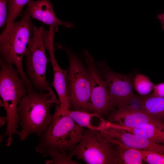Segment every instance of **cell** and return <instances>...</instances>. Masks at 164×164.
I'll use <instances>...</instances> for the list:
<instances>
[{"mask_svg":"<svg viewBox=\"0 0 164 164\" xmlns=\"http://www.w3.org/2000/svg\"><path fill=\"white\" fill-rule=\"evenodd\" d=\"M4 136L3 135H2L1 136H0V142H2L3 141V139L4 138Z\"/></svg>","mask_w":164,"mask_h":164,"instance_id":"484cf974","label":"cell"},{"mask_svg":"<svg viewBox=\"0 0 164 164\" xmlns=\"http://www.w3.org/2000/svg\"><path fill=\"white\" fill-rule=\"evenodd\" d=\"M132 82L134 89L142 95L149 94L153 90L154 85L149 77L139 73L135 75Z\"/></svg>","mask_w":164,"mask_h":164,"instance_id":"ac0fdd59","label":"cell"},{"mask_svg":"<svg viewBox=\"0 0 164 164\" xmlns=\"http://www.w3.org/2000/svg\"><path fill=\"white\" fill-rule=\"evenodd\" d=\"M49 59L52 64L54 74L53 81L51 85L56 91L62 105L72 109L67 93L66 79L68 70H63L60 67L55 56L49 57Z\"/></svg>","mask_w":164,"mask_h":164,"instance_id":"5bb4252c","label":"cell"},{"mask_svg":"<svg viewBox=\"0 0 164 164\" xmlns=\"http://www.w3.org/2000/svg\"><path fill=\"white\" fill-rule=\"evenodd\" d=\"M48 32L43 26L38 28L35 26L25 53L28 77L34 88L39 92L49 91L51 89L46 79L50 59L46 56L45 40Z\"/></svg>","mask_w":164,"mask_h":164,"instance_id":"52a82bcc","label":"cell"},{"mask_svg":"<svg viewBox=\"0 0 164 164\" xmlns=\"http://www.w3.org/2000/svg\"><path fill=\"white\" fill-rule=\"evenodd\" d=\"M0 95L2 100L1 106L5 110L7 128L3 135L8 137L7 142L12 143L13 135L20 132L17 129L20 120L18 108L22 97L29 92L25 82L17 69L0 58Z\"/></svg>","mask_w":164,"mask_h":164,"instance_id":"277c9868","label":"cell"},{"mask_svg":"<svg viewBox=\"0 0 164 164\" xmlns=\"http://www.w3.org/2000/svg\"><path fill=\"white\" fill-rule=\"evenodd\" d=\"M31 19L29 14L26 10L21 19L5 28L0 36L1 58L8 64L15 66L29 92L34 88L24 70L22 63L35 26Z\"/></svg>","mask_w":164,"mask_h":164,"instance_id":"3957f363","label":"cell"},{"mask_svg":"<svg viewBox=\"0 0 164 164\" xmlns=\"http://www.w3.org/2000/svg\"><path fill=\"white\" fill-rule=\"evenodd\" d=\"M68 155L87 164H121L116 145L98 129L85 130L80 142Z\"/></svg>","mask_w":164,"mask_h":164,"instance_id":"5b68a950","label":"cell"},{"mask_svg":"<svg viewBox=\"0 0 164 164\" xmlns=\"http://www.w3.org/2000/svg\"><path fill=\"white\" fill-rule=\"evenodd\" d=\"M85 130L64 112L61 105L56 104L52 121L40 137L36 151L43 157L55 151L69 154L80 142Z\"/></svg>","mask_w":164,"mask_h":164,"instance_id":"7a4b0ae2","label":"cell"},{"mask_svg":"<svg viewBox=\"0 0 164 164\" xmlns=\"http://www.w3.org/2000/svg\"><path fill=\"white\" fill-rule=\"evenodd\" d=\"M59 47L66 51L69 65L66 79L67 93L73 110L85 111L91 94V81L88 69L84 65L80 55L63 45Z\"/></svg>","mask_w":164,"mask_h":164,"instance_id":"8992f818","label":"cell"},{"mask_svg":"<svg viewBox=\"0 0 164 164\" xmlns=\"http://www.w3.org/2000/svg\"><path fill=\"white\" fill-rule=\"evenodd\" d=\"M61 106L64 112L81 127L92 129H98V127L94 126L91 123V119L93 117L102 118L97 114L84 111L72 110L62 105Z\"/></svg>","mask_w":164,"mask_h":164,"instance_id":"e0dca14e","label":"cell"},{"mask_svg":"<svg viewBox=\"0 0 164 164\" xmlns=\"http://www.w3.org/2000/svg\"><path fill=\"white\" fill-rule=\"evenodd\" d=\"M106 125L122 129L146 138L155 142L164 144V128L152 124L145 123L134 127H128L107 121Z\"/></svg>","mask_w":164,"mask_h":164,"instance_id":"4fadbf2b","label":"cell"},{"mask_svg":"<svg viewBox=\"0 0 164 164\" xmlns=\"http://www.w3.org/2000/svg\"><path fill=\"white\" fill-rule=\"evenodd\" d=\"M143 161L149 164H164V153L139 150Z\"/></svg>","mask_w":164,"mask_h":164,"instance_id":"44dd1931","label":"cell"},{"mask_svg":"<svg viewBox=\"0 0 164 164\" xmlns=\"http://www.w3.org/2000/svg\"><path fill=\"white\" fill-rule=\"evenodd\" d=\"M31 0H8V14L5 28L14 22L20 15L23 8Z\"/></svg>","mask_w":164,"mask_h":164,"instance_id":"d6986e66","label":"cell"},{"mask_svg":"<svg viewBox=\"0 0 164 164\" xmlns=\"http://www.w3.org/2000/svg\"><path fill=\"white\" fill-rule=\"evenodd\" d=\"M84 56L91 81L90 97L85 111L101 117L113 111L115 105L107 83L99 73L94 58L86 50Z\"/></svg>","mask_w":164,"mask_h":164,"instance_id":"ba28073f","label":"cell"},{"mask_svg":"<svg viewBox=\"0 0 164 164\" xmlns=\"http://www.w3.org/2000/svg\"><path fill=\"white\" fill-rule=\"evenodd\" d=\"M8 0H0V27L6 24L7 4Z\"/></svg>","mask_w":164,"mask_h":164,"instance_id":"7402d4cb","label":"cell"},{"mask_svg":"<svg viewBox=\"0 0 164 164\" xmlns=\"http://www.w3.org/2000/svg\"><path fill=\"white\" fill-rule=\"evenodd\" d=\"M48 156L51 157L50 160L46 161V164H79L75 161L72 159V157L67 155L65 152L57 151L50 152Z\"/></svg>","mask_w":164,"mask_h":164,"instance_id":"ffe728a7","label":"cell"},{"mask_svg":"<svg viewBox=\"0 0 164 164\" xmlns=\"http://www.w3.org/2000/svg\"><path fill=\"white\" fill-rule=\"evenodd\" d=\"M108 121L125 127H134L149 123L164 128V121L131 104L118 108L108 116Z\"/></svg>","mask_w":164,"mask_h":164,"instance_id":"30bf717a","label":"cell"},{"mask_svg":"<svg viewBox=\"0 0 164 164\" xmlns=\"http://www.w3.org/2000/svg\"><path fill=\"white\" fill-rule=\"evenodd\" d=\"M152 94L154 96L164 97V83L154 84Z\"/></svg>","mask_w":164,"mask_h":164,"instance_id":"603a6c76","label":"cell"},{"mask_svg":"<svg viewBox=\"0 0 164 164\" xmlns=\"http://www.w3.org/2000/svg\"><path fill=\"white\" fill-rule=\"evenodd\" d=\"M27 5L26 10L29 14L31 19H37L49 25V31L50 32H56L59 26L70 28L74 26L72 23L61 21L58 19L50 0H31Z\"/></svg>","mask_w":164,"mask_h":164,"instance_id":"7c38bea8","label":"cell"},{"mask_svg":"<svg viewBox=\"0 0 164 164\" xmlns=\"http://www.w3.org/2000/svg\"><path fill=\"white\" fill-rule=\"evenodd\" d=\"M157 18L160 21L162 30H164V13L159 14L157 15Z\"/></svg>","mask_w":164,"mask_h":164,"instance_id":"cb8c5ba5","label":"cell"},{"mask_svg":"<svg viewBox=\"0 0 164 164\" xmlns=\"http://www.w3.org/2000/svg\"><path fill=\"white\" fill-rule=\"evenodd\" d=\"M140 108L150 115L164 121V97L152 94L141 97Z\"/></svg>","mask_w":164,"mask_h":164,"instance_id":"9a60e30c","label":"cell"},{"mask_svg":"<svg viewBox=\"0 0 164 164\" xmlns=\"http://www.w3.org/2000/svg\"><path fill=\"white\" fill-rule=\"evenodd\" d=\"M54 104H62L51 88L47 92L34 89L22 98L18 108L22 128L19 136L21 142L32 134L41 136L53 119V114L50 111Z\"/></svg>","mask_w":164,"mask_h":164,"instance_id":"6da1fadb","label":"cell"},{"mask_svg":"<svg viewBox=\"0 0 164 164\" xmlns=\"http://www.w3.org/2000/svg\"><path fill=\"white\" fill-rule=\"evenodd\" d=\"M96 63L99 73L107 83L115 106L118 108L129 104L135 96L131 77L111 70L104 61Z\"/></svg>","mask_w":164,"mask_h":164,"instance_id":"9c48e42d","label":"cell"},{"mask_svg":"<svg viewBox=\"0 0 164 164\" xmlns=\"http://www.w3.org/2000/svg\"><path fill=\"white\" fill-rule=\"evenodd\" d=\"M100 130L107 136L128 147L139 150L164 153V144L153 142L124 130L105 126H99Z\"/></svg>","mask_w":164,"mask_h":164,"instance_id":"8fae6325","label":"cell"},{"mask_svg":"<svg viewBox=\"0 0 164 164\" xmlns=\"http://www.w3.org/2000/svg\"><path fill=\"white\" fill-rule=\"evenodd\" d=\"M0 127L4 125L6 122H7V120L5 117H0Z\"/></svg>","mask_w":164,"mask_h":164,"instance_id":"d4e9b609","label":"cell"},{"mask_svg":"<svg viewBox=\"0 0 164 164\" xmlns=\"http://www.w3.org/2000/svg\"><path fill=\"white\" fill-rule=\"evenodd\" d=\"M110 138L117 147L121 164L142 163V155L139 150L128 147Z\"/></svg>","mask_w":164,"mask_h":164,"instance_id":"2e32d148","label":"cell"}]
</instances>
